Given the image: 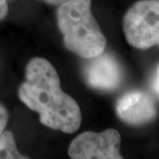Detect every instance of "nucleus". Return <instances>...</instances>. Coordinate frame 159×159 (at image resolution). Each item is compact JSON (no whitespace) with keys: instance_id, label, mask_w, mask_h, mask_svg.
Returning a JSON list of instances; mask_svg holds the SVG:
<instances>
[{"instance_id":"nucleus-1","label":"nucleus","mask_w":159,"mask_h":159,"mask_svg":"<svg viewBox=\"0 0 159 159\" xmlns=\"http://www.w3.org/2000/svg\"><path fill=\"white\" fill-rule=\"evenodd\" d=\"M26 79L19 89V97L30 110L39 113L42 124L66 134L79 129V104L62 90L59 76L51 63L43 57L32 58L26 69Z\"/></svg>"},{"instance_id":"nucleus-2","label":"nucleus","mask_w":159,"mask_h":159,"mask_svg":"<svg viewBox=\"0 0 159 159\" xmlns=\"http://www.w3.org/2000/svg\"><path fill=\"white\" fill-rule=\"evenodd\" d=\"M57 18L69 51L87 59L104 51L106 39L91 12V0H67L60 5Z\"/></svg>"},{"instance_id":"nucleus-3","label":"nucleus","mask_w":159,"mask_h":159,"mask_svg":"<svg viewBox=\"0 0 159 159\" xmlns=\"http://www.w3.org/2000/svg\"><path fill=\"white\" fill-rule=\"evenodd\" d=\"M126 41L146 50L159 45V0H141L126 11L123 20Z\"/></svg>"},{"instance_id":"nucleus-4","label":"nucleus","mask_w":159,"mask_h":159,"mask_svg":"<svg viewBox=\"0 0 159 159\" xmlns=\"http://www.w3.org/2000/svg\"><path fill=\"white\" fill-rule=\"evenodd\" d=\"M120 142V134L115 129L84 132L71 142L68 155L74 159H121Z\"/></svg>"},{"instance_id":"nucleus-5","label":"nucleus","mask_w":159,"mask_h":159,"mask_svg":"<svg viewBox=\"0 0 159 159\" xmlns=\"http://www.w3.org/2000/svg\"><path fill=\"white\" fill-rule=\"evenodd\" d=\"M83 74L88 85L99 90H115L123 80V71L118 60L104 51L97 57L89 58Z\"/></svg>"},{"instance_id":"nucleus-6","label":"nucleus","mask_w":159,"mask_h":159,"mask_svg":"<svg viewBox=\"0 0 159 159\" xmlns=\"http://www.w3.org/2000/svg\"><path fill=\"white\" fill-rule=\"evenodd\" d=\"M116 111L119 119L133 125L147 124L157 116L154 100L142 90H133L123 95L117 102Z\"/></svg>"},{"instance_id":"nucleus-7","label":"nucleus","mask_w":159,"mask_h":159,"mask_svg":"<svg viewBox=\"0 0 159 159\" xmlns=\"http://www.w3.org/2000/svg\"><path fill=\"white\" fill-rule=\"evenodd\" d=\"M18 151L15 140L11 132H3L0 136V159H26Z\"/></svg>"},{"instance_id":"nucleus-8","label":"nucleus","mask_w":159,"mask_h":159,"mask_svg":"<svg viewBox=\"0 0 159 159\" xmlns=\"http://www.w3.org/2000/svg\"><path fill=\"white\" fill-rule=\"evenodd\" d=\"M7 120H8V113L6 108L2 104H0V136L4 132V129L7 124Z\"/></svg>"},{"instance_id":"nucleus-9","label":"nucleus","mask_w":159,"mask_h":159,"mask_svg":"<svg viewBox=\"0 0 159 159\" xmlns=\"http://www.w3.org/2000/svg\"><path fill=\"white\" fill-rule=\"evenodd\" d=\"M151 87L153 89L154 92L159 97V65L156 69V72L153 76V79L151 81Z\"/></svg>"},{"instance_id":"nucleus-10","label":"nucleus","mask_w":159,"mask_h":159,"mask_svg":"<svg viewBox=\"0 0 159 159\" xmlns=\"http://www.w3.org/2000/svg\"><path fill=\"white\" fill-rule=\"evenodd\" d=\"M8 11V7L6 0H0V20L6 17Z\"/></svg>"},{"instance_id":"nucleus-11","label":"nucleus","mask_w":159,"mask_h":159,"mask_svg":"<svg viewBox=\"0 0 159 159\" xmlns=\"http://www.w3.org/2000/svg\"><path fill=\"white\" fill-rule=\"evenodd\" d=\"M43 1H45L47 2L48 4H51V5H54V6H60V5H62L63 3H65V2H66L67 0H43Z\"/></svg>"}]
</instances>
